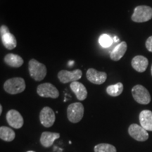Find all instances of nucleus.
<instances>
[{
  "instance_id": "1",
  "label": "nucleus",
  "mask_w": 152,
  "mask_h": 152,
  "mask_svg": "<svg viewBox=\"0 0 152 152\" xmlns=\"http://www.w3.org/2000/svg\"><path fill=\"white\" fill-rule=\"evenodd\" d=\"M28 70L30 77L35 81H41L46 77L47 70L45 64L32 58L28 64Z\"/></svg>"
},
{
  "instance_id": "2",
  "label": "nucleus",
  "mask_w": 152,
  "mask_h": 152,
  "mask_svg": "<svg viewBox=\"0 0 152 152\" xmlns=\"http://www.w3.org/2000/svg\"><path fill=\"white\" fill-rule=\"evenodd\" d=\"M26 82L22 77H13L7 80L4 84V89L10 94H17L26 90Z\"/></svg>"
},
{
  "instance_id": "3",
  "label": "nucleus",
  "mask_w": 152,
  "mask_h": 152,
  "mask_svg": "<svg viewBox=\"0 0 152 152\" xmlns=\"http://www.w3.org/2000/svg\"><path fill=\"white\" fill-rule=\"evenodd\" d=\"M131 18L135 23L147 22L152 18V8L149 6H138L134 9Z\"/></svg>"
},
{
  "instance_id": "4",
  "label": "nucleus",
  "mask_w": 152,
  "mask_h": 152,
  "mask_svg": "<svg viewBox=\"0 0 152 152\" xmlns=\"http://www.w3.org/2000/svg\"><path fill=\"white\" fill-rule=\"evenodd\" d=\"M84 115V106L80 102L70 104L67 109V116L70 122L77 123L81 121Z\"/></svg>"
},
{
  "instance_id": "5",
  "label": "nucleus",
  "mask_w": 152,
  "mask_h": 152,
  "mask_svg": "<svg viewBox=\"0 0 152 152\" xmlns=\"http://www.w3.org/2000/svg\"><path fill=\"white\" fill-rule=\"evenodd\" d=\"M133 98L137 102L140 104H148L151 102V96L147 89L140 85H135L132 89Z\"/></svg>"
},
{
  "instance_id": "6",
  "label": "nucleus",
  "mask_w": 152,
  "mask_h": 152,
  "mask_svg": "<svg viewBox=\"0 0 152 152\" xmlns=\"http://www.w3.org/2000/svg\"><path fill=\"white\" fill-rule=\"evenodd\" d=\"M37 93L39 96L45 98L56 99L59 96V92L56 87L49 83H42L38 85Z\"/></svg>"
},
{
  "instance_id": "7",
  "label": "nucleus",
  "mask_w": 152,
  "mask_h": 152,
  "mask_svg": "<svg viewBox=\"0 0 152 152\" xmlns=\"http://www.w3.org/2000/svg\"><path fill=\"white\" fill-rule=\"evenodd\" d=\"M82 75H83V73L80 69H76L72 71L62 70L58 72V78L61 83L66 84L68 83H73V82L77 81L81 78Z\"/></svg>"
},
{
  "instance_id": "8",
  "label": "nucleus",
  "mask_w": 152,
  "mask_h": 152,
  "mask_svg": "<svg viewBox=\"0 0 152 152\" xmlns=\"http://www.w3.org/2000/svg\"><path fill=\"white\" fill-rule=\"evenodd\" d=\"M55 113L49 106H45L41 110L39 113V120L41 124L45 128H50L55 122Z\"/></svg>"
},
{
  "instance_id": "9",
  "label": "nucleus",
  "mask_w": 152,
  "mask_h": 152,
  "mask_svg": "<svg viewBox=\"0 0 152 152\" xmlns=\"http://www.w3.org/2000/svg\"><path fill=\"white\" fill-rule=\"evenodd\" d=\"M129 134L133 139L139 142H144L149 138V134L145 129L141 125L137 124H132L128 128Z\"/></svg>"
},
{
  "instance_id": "10",
  "label": "nucleus",
  "mask_w": 152,
  "mask_h": 152,
  "mask_svg": "<svg viewBox=\"0 0 152 152\" xmlns=\"http://www.w3.org/2000/svg\"><path fill=\"white\" fill-rule=\"evenodd\" d=\"M7 121L9 125L15 129H20L23 125L24 121L21 114L18 111L11 109L7 113Z\"/></svg>"
},
{
  "instance_id": "11",
  "label": "nucleus",
  "mask_w": 152,
  "mask_h": 152,
  "mask_svg": "<svg viewBox=\"0 0 152 152\" xmlns=\"http://www.w3.org/2000/svg\"><path fill=\"white\" fill-rule=\"evenodd\" d=\"M87 78L95 85H102L106 80L107 74L105 72L97 71L94 68H89L86 73Z\"/></svg>"
},
{
  "instance_id": "12",
  "label": "nucleus",
  "mask_w": 152,
  "mask_h": 152,
  "mask_svg": "<svg viewBox=\"0 0 152 152\" xmlns=\"http://www.w3.org/2000/svg\"><path fill=\"white\" fill-rule=\"evenodd\" d=\"M131 64H132V68L136 71L139 73H143L147 70L149 65V61L145 56L138 55L132 58Z\"/></svg>"
},
{
  "instance_id": "13",
  "label": "nucleus",
  "mask_w": 152,
  "mask_h": 152,
  "mask_svg": "<svg viewBox=\"0 0 152 152\" xmlns=\"http://www.w3.org/2000/svg\"><path fill=\"white\" fill-rule=\"evenodd\" d=\"M71 90L75 94L76 97L80 101H83L87 98V91L85 85L80 82L75 81L71 83L70 85Z\"/></svg>"
},
{
  "instance_id": "14",
  "label": "nucleus",
  "mask_w": 152,
  "mask_h": 152,
  "mask_svg": "<svg viewBox=\"0 0 152 152\" xmlns=\"http://www.w3.org/2000/svg\"><path fill=\"white\" fill-rule=\"evenodd\" d=\"M128 49V45L125 42H121L115 47L110 54V58L114 61H118L121 60L124 56Z\"/></svg>"
},
{
  "instance_id": "15",
  "label": "nucleus",
  "mask_w": 152,
  "mask_h": 152,
  "mask_svg": "<svg viewBox=\"0 0 152 152\" xmlns=\"http://www.w3.org/2000/svg\"><path fill=\"white\" fill-rule=\"evenodd\" d=\"M139 118L142 128L147 131H152V111L144 110L140 113Z\"/></svg>"
},
{
  "instance_id": "16",
  "label": "nucleus",
  "mask_w": 152,
  "mask_h": 152,
  "mask_svg": "<svg viewBox=\"0 0 152 152\" xmlns=\"http://www.w3.org/2000/svg\"><path fill=\"white\" fill-rule=\"evenodd\" d=\"M60 137V134L57 132H44L42 133L40 143L43 147H50L54 144V141Z\"/></svg>"
},
{
  "instance_id": "17",
  "label": "nucleus",
  "mask_w": 152,
  "mask_h": 152,
  "mask_svg": "<svg viewBox=\"0 0 152 152\" xmlns=\"http://www.w3.org/2000/svg\"><path fill=\"white\" fill-rule=\"evenodd\" d=\"M0 35H1V39L3 45L6 49H9V50H12L16 48L17 46L16 39L15 36L10 33V31L0 34Z\"/></svg>"
},
{
  "instance_id": "18",
  "label": "nucleus",
  "mask_w": 152,
  "mask_h": 152,
  "mask_svg": "<svg viewBox=\"0 0 152 152\" xmlns=\"http://www.w3.org/2000/svg\"><path fill=\"white\" fill-rule=\"evenodd\" d=\"M4 62L7 65L14 68H19L23 64L22 57L15 54H8L4 56Z\"/></svg>"
},
{
  "instance_id": "19",
  "label": "nucleus",
  "mask_w": 152,
  "mask_h": 152,
  "mask_svg": "<svg viewBox=\"0 0 152 152\" xmlns=\"http://www.w3.org/2000/svg\"><path fill=\"white\" fill-rule=\"evenodd\" d=\"M16 134L14 131L10 128L1 126L0 128V138L1 140L6 142H11L15 139Z\"/></svg>"
},
{
  "instance_id": "20",
  "label": "nucleus",
  "mask_w": 152,
  "mask_h": 152,
  "mask_svg": "<svg viewBox=\"0 0 152 152\" xmlns=\"http://www.w3.org/2000/svg\"><path fill=\"white\" fill-rule=\"evenodd\" d=\"M123 91V85L121 83H118L115 85H111L107 87L106 92L111 96H118L122 94Z\"/></svg>"
},
{
  "instance_id": "21",
  "label": "nucleus",
  "mask_w": 152,
  "mask_h": 152,
  "mask_svg": "<svg viewBox=\"0 0 152 152\" xmlns=\"http://www.w3.org/2000/svg\"><path fill=\"white\" fill-rule=\"evenodd\" d=\"M94 152H116V149L111 144L103 143L95 146Z\"/></svg>"
},
{
  "instance_id": "22",
  "label": "nucleus",
  "mask_w": 152,
  "mask_h": 152,
  "mask_svg": "<svg viewBox=\"0 0 152 152\" xmlns=\"http://www.w3.org/2000/svg\"><path fill=\"white\" fill-rule=\"evenodd\" d=\"M99 42L101 46L106 48V47L111 46V45L113 42V39L109 35H106V34H103L100 36L99 39Z\"/></svg>"
},
{
  "instance_id": "23",
  "label": "nucleus",
  "mask_w": 152,
  "mask_h": 152,
  "mask_svg": "<svg viewBox=\"0 0 152 152\" xmlns=\"http://www.w3.org/2000/svg\"><path fill=\"white\" fill-rule=\"evenodd\" d=\"M145 45L147 50L150 52H152V36H150L149 37H148L147 41H146Z\"/></svg>"
},
{
  "instance_id": "24",
  "label": "nucleus",
  "mask_w": 152,
  "mask_h": 152,
  "mask_svg": "<svg viewBox=\"0 0 152 152\" xmlns=\"http://www.w3.org/2000/svg\"><path fill=\"white\" fill-rule=\"evenodd\" d=\"M113 41L115 42H119V38L118 37H116V36H115V37H114V38H113Z\"/></svg>"
},
{
  "instance_id": "25",
  "label": "nucleus",
  "mask_w": 152,
  "mask_h": 152,
  "mask_svg": "<svg viewBox=\"0 0 152 152\" xmlns=\"http://www.w3.org/2000/svg\"><path fill=\"white\" fill-rule=\"evenodd\" d=\"M2 113V106L0 105V114H1Z\"/></svg>"
},
{
  "instance_id": "26",
  "label": "nucleus",
  "mask_w": 152,
  "mask_h": 152,
  "mask_svg": "<svg viewBox=\"0 0 152 152\" xmlns=\"http://www.w3.org/2000/svg\"><path fill=\"white\" fill-rule=\"evenodd\" d=\"M151 75H152V66H151Z\"/></svg>"
},
{
  "instance_id": "27",
  "label": "nucleus",
  "mask_w": 152,
  "mask_h": 152,
  "mask_svg": "<svg viewBox=\"0 0 152 152\" xmlns=\"http://www.w3.org/2000/svg\"><path fill=\"white\" fill-rule=\"evenodd\" d=\"M27 152H35V151H28Z\"/></svg>"
}]
</instances>
